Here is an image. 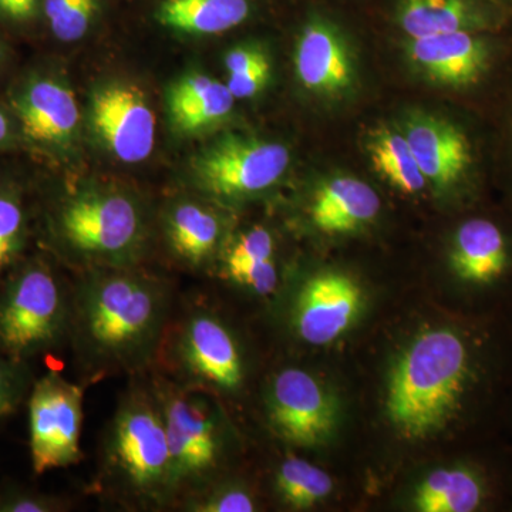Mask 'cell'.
Wrapping results in <instances>:
<instances>
[{"label": "cell", "instance_id": "cell-20", "mask_svg": "<svg viewBox=\"0 0 512 512\" xmlns=\"http://www.w3.org/2000/svg\"><path fill=\"white\" fill-rule=\"evenodd\" d=\"M490 13L478 0H402L400 28L412 39L474 32L490 26Z\"/></svg>", "mask_w": 512, "mask_h": 512}, {"label": "cell", "instance_id": "cell-32", "mask_svg": "<svg viewBox=\"0 0 512 512\" xmlns=\"http://www.w3.org/2000/svg\"><path fill=\"white\" fill-rule=\"evenodd\" d=\"M275 241L264 227H254L239 235L222 258V265L275 259Z\"/></svg>", "mask_w": 512, "mask_h": 512}, {"label": "cell", "instance_id": "cell-23", "mask_svg": "<svg viewBox=\"0 0 512 512\" xmlns=\"http://www.w3.org/2000/svg\"><path fill=\"white\" fill-rule=\"evenodd\" d=\"M481 498V485L470 471L441 468L417 487L414 505L421 512H471L477 510Z\"/></svg>", "mask_w": 512, "mask_h": 512}, {"label": "cell", "instance_id": "cell-26", "mask_svg": "<svg viewBox=\"0 0 512 512\" xmlns=\"http://www.w3.org/2000/svg\"><path fill=\"white\" fill-rule=\"evenodd\" d=\"M28 235V208L22 192L0 183V284L22 261Z\"/></svg>", "mask_w": 512, "mask_h": 512}, {"label": "cell", "instance_id": "cell-17", "mask_svg": "<svg viewBox=\"0 0 512 512\" xmlns=\"http://www.w3.org/2000/svg\"><path fill=\"white\" fill-rule=\"evenodd\" d=\"M164 234L168 249L180 264L200 269L217 254L222 222L217 212L201 202L177 201L165 212Z\"/></svg>", "mask_w": 512, "mask_h": 512}, {"label": "cell", "instance_id": "cell-6", "mask_svg": "<svg viewBox=\"0 0 512 512\" xmlns=\"http://www.w3.org/2000/svg\"><path fill=\"white\" fill-rule=\"evenodd\" d=\"M151 387L163 413L180 500L181 495L207 484L220 464L224 450L221 414L204 390L163 377Z\"/></svg>", "mask_w": 512, "mask_h": 512}, {"label": "cell", "instance_id": "cell-35", "mask_svg": "<svg viewBox=\"0 0 512 512\" xmlns=\"http://www.w3.org/2000/svg\"><path fill=\"white\" fill-rule=\"evenodd\" d=\"M40 0H0V18L13 23H26L36 18Z\"/></svg>", "mask_w": 512, "mask_h": 512}, {"label": "cell", "instance_id": "cell-27", "mask_svg": "<svg viewBox=\"0 0 512 512\" xmlns=\"http://www.w3.org/2000/svg\"><path fill=\"white\" fill-rule=\"evenodd\" d=\"M99 13V0H45L50 30L60 42L83 39Z\"/></svg>", "mask_w": 512, "mask_h": 512}, {"label": "cell", "instance_id": "cell-7", "mask_svg": "<svg viewBox=\"0 0 512 512\" xmlns=\"http://www.w3.org/2000/svg\"><path fill=\"white\" fill-rule=\"evenodd\" d=\"M291 163L282 144L244 134H224L192 161V178L215 200L239 201L274 187Z\"/></svg>", "mask_w": 512, "mask_h": 512}, {"label": "cell", "instance_id": "cell-33", "mask_svg": "<svg viewBox=\"0 0 512 512\" xmlns=\"http://www.w3.org/2000/svg\"><path fill=\"white\" fill-rule=\"evenodd\" d=\"M269 76H271V62L266 60L247 72L232 74L228 77L227 86L235 99H249L264 89L269 82Z\"/></svg>", "mask_w": 512, "mask_h": 512}, {"label": "cell", "instance_id": "cell-4", "mask_svg": "<svg viewBox=\"0 0 512 512\" xmlns=\"http://www.w3.org/2000/svg\"><path fill=\"white\" fill-rule=\"evenodd\" d=\"M47 220L53 244L86 271L130 268L146 247V211L119 188H80L55 205Z\"/></svg>", "mask_w": 512, "mask_h": 512}, {"label": "cell", "instance_id": "cell-5", "mask_svg": "<svg viewBox=\"0 0 512 512\" xmlns=\"http://www.w3.org/2000/svg\"><path fill=\"white\" fill-rule=\"evenodd\" d=\"M72 288L42 256L22 259L0 284V349L32 362L69 343Z\"/></svg>", "mask_w": 512, "mask_h": 512}, {"label": "cell", "instance_id": "cell-28", "mask_svg": "<svg viewBox=\"0 0 512 512\" xmlns=\"http://www.w3.org/2000/svg\"><path fill=\"white\" fill-rule=\"evenodd\" d=\"M35 380L29 362L13 359L0 349V423L26 404Z\"/></svg>", "mask_w": 512, "mask_h": 512}, {"label": "cell", "instance_id": "cell-34", "mask_svg": "<svg viewBox=\"0 0 512 512\" xmlns=\"http://www.w3.org/2000/svg\"><path fill=\"white\" fill-rule=\"evenodd\" d=\"M266 60H269L268 56L259 47L238 46L229 50L227 56H225L224 64L229 76H232V74L247 72V70L266 62Z\"/></svg>", "mask_w": 512, "mask_h": 512}, {"label": "cell", "instance_id": "cell-10", "mask_svg": "<svg viewBox=\"0 0 512 512\" xmlns=\"http://www.w3.org/2000/svg\"><path fill=\"white\" fill-rule=\"evenodd\" d=\"M269 423L293 446L315 447L335 427V404L322 384L305 370H282L266 394Z\"/></svg>", "mask_w": 512, "mask_h": 512}, {"label": "cell", "instance_id": "cell-14", "mask_svg": "<svg viewBox=\"0 0 512 512\" xmlns=\"http://www.w3.org/2000/svg\"><path fill=\"white\" fill-rule=\"evenodd\" d=\"M299 82L318 96L336 97L355 83V63L340 33L328 23H309L299 35L295 50Z\"/></svg>", "mask_w": 512, "mask_h": 512}, {"label": "cell", "instance_id": "cell-12", "mask_svg": "<svg viewBox=\"0 0 512 512\" xmlns=\"http://www.w3.org/2000/svg\"><path fill=\"white\" fill-rule=\"evenodd\" d=\"M13 116L30 143L62 153L72 146L79 130L80 111L69 84L49 74H35L12 94Z\"/></svg>", "mask_w": 512, "mask_h": 512}, {"label": "cell", "instance_id": "cell-22", "mask_svg": "<svg viewBox=\"0 0 512 512\" xmlns=\"http://www.w3.org/2000/svg\"><path fill=\"white\" fill-rule=\"evenodd\" d=\"M507 249L500 229L487 220L461 225L451 252V266L458 278L473 284H488L503 274Z\"/></svg>", "mask_w": 512, "mask_h": 512}, {"label": "cell", "instance_id": "cell-19", "mask_svg": "<svg viewBox=\"0 0 512 512\" xmlns=\"http://www.w3.org/2000/svg\"><path fill=\"white\" fill-rule=\"evenodd\" d=\"M234 101L227 84L207 74L191 73L181 77L168 90V116L180 133H200L227 119Z\"/></svg>", "mask_w": 512, "mask_h": 512}, {"label": "cell", "instance_id": "cell-3", "mask_svg": "<svg viewBox=\"0 0 512 512\" xmlns=\"http://www.w3.org/2000/svg\"><path fill=\"white\" fill-rule=\"evenodd\" d=\"M468 376L466 345L457 333H421L393 367L386 412L394 429L410 440L424 439L453 419Z\"/></svg>", "mask_w": 512, "mask_h": 512}, {"label": "cell", "instance_id": "cell-30", "mask_svg": "<svg viewBox=\"0 0 512 512\" xmlns=\"http://www.w3.org/2000/svg\"><path fill=\"white\" fill-rule=\"evenodd\" d=\"M222 276L239 288L258 296L272 295L278 289L279 274L275 259L222 265Z\"/></svg>", "mask_w": 512, "mask_h": 512}, {"label": "cell", "instance_id": "cell-29", "mask_svg": "<svg viewBox=\"0 0 512 512\" xmlns=\"http://www.w3.org/2000/svg\"><path fill=\"white\" fill-rule=\"evenodd\" d=\"M181 507L191 512H252L256 503L254 495L239 485L212 488L202 485L184 495Z\"/></svg>", "mask_w": 512, "mask_h": 512}, {"label": "cell", "instance_id": "cell-25", "mask_svg": "<svg viewBox=\"0 0 512 512\" xmlns=\"http://www.w3.org/2000/svg\"><path fill=\"white\" fill-rule=\"evenodd\" d=\"M275 487L282 503L293 510H306L332 493V478L298 457H289L276 471Z\"/></svg>", "mask_w": 512, "mask_h": 512}, {"label": "cell", "instance_id": "cell-15", "mask_svg": "<svg viewBox=\"0 0 512 512\" xmlns=\"http://www.w3.org/2000/svg\"><path fill=\"white\" fill-rule=\"evenodd\" d=\"M409 56L431 82L458 89L481 79L490 52L476 33L454 32L412 39Z\"/></svg>", "mask_w": 512, "mask_h": 512}, {"label": "cell", "instance_id": "cell-36", "mask_svg": "<svg viewBox=\"0 0 512 512\" xmlns=\"http://www.w3.org/2000/svg\"><path fill=\"white\" fill-rule=\"evenodd\" d=\"M13 140V123L9 114L0 107V147L8 146Z\"/></svg>", "mask_w": 512, "mask_h": 512}, {"label": "cell", "instance_id": "cell-2", "mask_svg": "<svg viewBox=\"0 0 512 512\" xmlns=\"http://www.w3.org/2000/svg\"><path fill=\"white\" fill-rule=\"evenodd\" d=\"M101 480L134 508L177 503L173 457L153 387H134L121 399L104 436Z\"/></svg>", "mask_w": 512, "mask_h": 512}, {"label": "cell", "instance_id": "cell-18", "mask_svg": "<svg viewBox=\"0 0 512 512\" xmlns=\"http://www.w3.org/2000/svg\"><path fill=\"white\" fill-rule=\"evenodd\" d=\"M380 198L369 184L357 178H333L313 195V225L329 235L349 234L377 217Z\"/></svg>", "mask_w": 512, "mask_h": 512}, {"label": "cell", "instance_id": "cell-13", "mask_svg": "<svg viewBox=\"0 0 512 512\" xmlns=\"http://www.w3.org/2000/svg\"><path fill=\"white\" fill-rule=\"evenodd\" d=\"M362 306V289L348 275L325 272L312 276L293 299V330L311 345H328L352 326Z\"/></svg>", "mask_w": 512, "mask_h": 512}, {"label": "cell", "instance_id": "cell-16", "mask_svg": "<svg viewBox=\"0 0 512 512\" xmlns=\"http://www.w3.org/2000/svg\"><path fill=\"white\" fill-rule=\"evenodd\" d=\"M403 136L427 183L447 188L467 173L470 144L454 124L429 114H417L406 121Z\"/></svg>", "mask_w": 512, "mask_h": 512}, {"label": "cell", "instance_id": "cell-9", "mask_svg": "<svg viewBox=\"0 0 512 512\" xmlns=\"http://www.w3.org/2000/svg\"><path fill=\"white\" fill-rule=\"evenodd\" d=\"M84 390L59 372L35 380L28 400L29 444L36 476L82 460Z\"/></svg>", "mask_w": 512, "mask_h": 512}, {"label": "cell", "instance_id": "cell-24", "mask_svg": "<svg viewBox=\"0 0 512 512\" xmlns=\"http://www.w3.org/2000/svg\"><path fill=\"white\" fill-rule=\"evenodd\" d=\"M370 161L377 173L404 194H416L427 185L403 134L377 131L369 143Z\"/></svg>", "mask_w": 512, "mask_h": 512}, {"label": "cell", "instance_id": "cell-11", "mask_svg": "<svg viewBox=\"0 0 512 512\" xmlns=\"http://www.w3.org/2000/svg\"><path fill=\"white\" fill-rule=\"evenodd\" d=\"M90 119L101 143L123 163H141L153 153L156 116L134 84L111 82L94 90Z\"/></svg>", "mask_w": 512, "mask_h": 512}, {"label": "cell", "instance_id": "cell-21", "mask_svg": "<svg viewBox=\"0 0 512 512\" xmlns=\"http://www.w3.org/2000/svg\"><path fill=\"white\" fill-rule=\"evenodd\" d=\"M157 22L180 35L214 36L238 28L251 15L249 0H160Z\"/></svg>", "mask_w": 512, "mask_h": 512}, {"label": "cell", "instance_id": "cell-8", "mask_svg": "<svg viewBox=\"0 0 512 512\" xmlns=\"http://www.w3.org/2000/svg\"><path fill=\"white\" fill-rule=\"evenodd\" d=\"M168 365L181 386L232 393L245 379L244 357L234 333L207 311H191L165 335Z\"/></svg>", "mask_w": 512, "mask_h": 512}, {"label": "cell", "instance_id": "cell-31", "mask_svg": "<svg viewBox=\"0 0 512 512\" xmlns=\"http://www.w3.org/2000/svg\"><path fill=\"white\" fill-rule=\"evenodd\" d=\"M69 503L59 495L43 493L19 483H5L0 487V512H62Z\"/></svg>", "mask_w": 512, "mask_h": 512}, {"label": "cell", "instance_id": "cell-1", "mask_svg": "<svg viewBox=\"0 0 512 512\" xmlns=\"http://www.w3.org/2000/svg\"><path fill=\"white\" fill-rule=\"evenodd\" d=\"M173 291L130 268L86 271L72 286L69 343L87 375L136 373L158 357L170 325Z\"/></svg>", "mask_w": 512, "mask_h": 512}]
</instances>
